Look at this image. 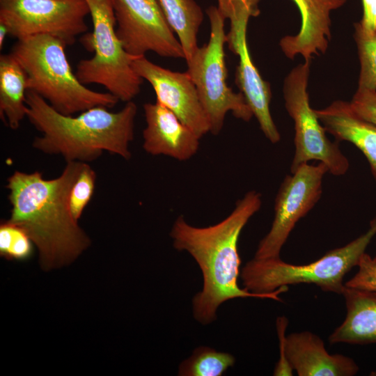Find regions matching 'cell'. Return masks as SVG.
Segmentation results:
<instances>
[{
    "label": "cell",
    "mask_w": 376,
    "mask_h": 376,
    "mask_svg": "<svg viewBox=\"0 0 376 376\" xmlns=\"http://www.w3.org/2000/svg\"><path fill=\"white\" fill-rule=\"evenodd\" d=\"M86 162H68L61 175L15 171L7 179L10 221L22 228L39 252L41 267L50 270L73 262L91 240L72 217L69 194Z\"/></svg>",
    "instance_id": "1"
},
{
    "label": "cell",
    "mask_w": 376,
    "mask_h": 376,
    "mask_svg": "<svg viewBox=\"0 0 376 376\" xmlns=\"http://www.w3.org/2000/svg\"><path fill=\"white\" fill-rule=\"evenodd\" d=\"M261 205V194L251 190L237 201L227 217L214 225L196 227L180 216L172 226L170 235L174 248L188 252L203 274V288L192 300L194 317L203 324L214 321L219 306L229 299L261 298L240 288L237 282L241 263L239 238Z\"/></svg>",
    "instance_id": "2"
},
{
    "label": "cell",
    "mask_w": 376,
    "mask_h": 376,
    "mask_svg": "<svg viewBox=\"0 0 376 376\" xmlns=\"http://www.w3.org/2000/svg\"><path fill=\"white\" fill-rule=\"evenodd\" d=\"M26 118L41 133L32 146L47 155H60L66 162L88 163L104 152L129 160L130 143L134 139L137 106L126 102L123 108L112 112L97 106L77 116L56 111L42 97L31 91L26 94Z\"/></svg>",
    "instance_id": "3"
},
{
    "label": "cell",
    "mask_w": 376,
    "mask_h": 376,
    "mask_svg": "<svg viewBox=\"0 0 376 376\" xmlns=\"http://www.w3.org/2000/svg\"><path fill=\"white\" fill-rule=\"evenodd\" d=\"M67 45L48 34L17 39L10 54L27 75L28 91L42 97L56 111L74 115L97 106L113 108L119 101L110 93L85 86L73 73L65 54Z\"/></svg>",
    "instance_id": "4"
},
{
    "label": "cell",
    "mask_w": 376,
    "mask_h": 376,
    "mask_svg": "<svg viewBox=\"0 0 376 376\" xmlns=\"http://www.w3.org/2000/svg\"><path fill=\"white\" fill-rule=\"evenodd\" d=\"M376 235V217L368 229L347 244L331 249L319 259L305 265H293L279 257L253 258L242 268L244 288L263 299L282 301L280 295L288 285L313 284L324 292L342 295L345 276L358 263Z\"/></svg>",
    "instance_id": "5"
},
{
    "label": "cell",
    "mask_w": 376,
    "mask_h": 376,
    "mask_svg": "<svg viewBox=\"0 0 376 376\" xmlns=\"http://www.w3.org/2000/svg\"><path fill=\"white\" fill-rule=\"evenodd\" d=\"M93 22V32L81 39L86 49L94 52L81 60L75 75L84 85L103 86L118 100L132 101L141 91L143 79L132 67L133 56L124 49L116 34L112 0H86Z\"/></svg>",
    "instance_id": "6"
},
{
    "label": "cell",
    "mask_w": 376,
    "mask_h": 376,
    "mask_svg": "<svg viewBox=\"0 0 376 376\" xmlns=\"http://www.w3.org/2000/svg\"><path fill=\"white\" fill-rule=\"evenodd\" d=\"M206 13L210 26L209 40L186 61V72L196 88L210 123V132L216 135L221 131L227 113L246 122L253 114L243 94L234 92L227 84L226 18L217 7H209Z\"/></svg>",
    "instance_id": "7"
},
{
    "label": "cell",
    "mask_w": 376,
    "mask_h": 376,
    "mask_svg": "<svg viewBox=\"0 0 376 376\" xmlns=\"http://www.w3.org/2000/svg\"><path fill=\"white\" fill-rule=\"evenodd\" d=\"M309 72L310 61H305L293 68L283 82L285 107L295 127V152L290 172L303 164L318 161L326 165L329 173L343 175L349 169V161L338 141L333 142L327 137L315 109L310 106L307 92Z\"/></svg>",
    "instance_id": "8"
},
{
    "label": "cell",
    "mask_w": 376,
    "mask_h": 376,
    "mask_svg": "<svg viewBox=\"0 0 376 376\" xmlns=\"http://www.w3.org/2000/svg\"><path fill=\"white\" fill-rule=\"evenodd\" d=\"M86 0H0V24L17 39L48 34L66 45L88 31Z\"/></svg>",
    "instance_id": "9"
},
{
    "label": "cell",
    "mask_w": 376,
    "mask_h": 376,
    "mask_svg": "<svg viewBox=\"0 0 376 376\" xmlns=\"http://www.w3.org/2000/svg\"><path fill=\"white\" fill-rule=\"evenodd\" d=\"M328 169L322 162L300 165L285 177L274 203V217L269 232L260 240L254 258L279 257L297 223L305 217L320 200L322 180Z\"/></svg>",
    "instance_id": "10"
},
{
    "label": "cell",
    "mask_w": 376,
    "mask_h": 376,
    "mask_svg": "<svg viewBox=\"0 0 376 376\" xmlns=\"http://www.w3.org/2000/svg\"><path fill=\"white\" fill-rule=\"evenodd\" d=\"M112 4L116 34L130 55L153 52L162 57L185 58L158 0H112Z\"/></svg>",
    "instance_id": "11"
},
{
    "label": "cell",
    "mask_w": 376,
    "mask_h": 376,
    "mask_svg": "<svg viewBox=\"0 0 376 376\" xmlns=\"http://www.w3.org/2000/svg\"><path fill=\"white\" fill-rule=\"evenodd\" d=\"M259 13L258 3L251 0H243L230 6L226 13V17L230 21L227 42L229 49L239 57L235 83L256 118L265 136L271 143H277L281 135L269 110L272 98L270 86L262 78L254 65L246 42L249 19L258 15Z\"/></svg>",
    "instance_id": "12"
},
{
    "label": "cell",
    "mask_w": 376,
    "mask_h": 376,
    "mask_svg": "<svg viewBox=\"0 0 376 376\" xmlns=\"http://www.w3.org/2000/svg\"><path fill=\"white\" fill-rule=\"evenodd\" d=\"M134 72L150 84L157 102L170 109L200 138L210 125L196 88L187 72H175L149 61L145 56L132 61Z\"/></svg>",
    "instance_id": "13"
},
{
    "label": "cell",
    "mask_w": 376,
    "mask_h": 376,
    "mask_svg": "<svg viewBox=\"0 0 376 376\" xmlns=\"http://www.w3.org/2000/svg\"><path fill=\"white\" fill-rule=\"evenodd\" d=\"M143 110V148L147 153L187 161L197 152L201 138L170 109L156 101L144 104Z\"/></svg>",
    "instance_id": "14"
},
{
    "label": "cell",
    "mask_w": 376,
    "mask_h": 376,
    "mask_svg": "<svg viewBox=\"0 0 376 376\" xmlns=\"http://www.w3.org/2000/svg\"><path fill=\"white\" fill-rule=\"evenodd\" d=\"M285 352L299 376H353L359 370L351 357L329 354L320 336L308 331L286 336Z\"/></svg>",
    "instance_id": "15"
},
{
    "label": "cell",
    "mask_w": 376,
    "mask_h": 376,
    "mask_svg": "<svg viewBox=\"0 0 376 376\" xmlns=\"http://www.w3.org/2000/svg\"><path fill=\"white\" fill-rule=\"evenodd\" d=\"M301 18V28L295 36L280 40V47L289 58L301 55L305 61L323 54L331 38L330 13L342 6L346 0H293Z\"/></svg>",
    "instance_id": "16"
},
{
    "label": "cell",
    "mask_w": 376,
    "mask_h": 376,
    "mask_svg": "<svg viewBox=\"0 0 376 376\" xmlns=\"http://www.w3.org/2000/svg\"><path fill=\"white\" fill-rule=\"evenodd\" d=\"M315 112L327 132L338 141L352 143L363 153L376 182V125L360 116L350 102L342 100Z\"/></svg>",
    "instance_id": "17"
},
{
    "label": "cell",
    "mask_w": 376,
    "mask_h": 376,
    "mask_svg": "<svg viewBox=\"0 0 376 376\" xmlns=\"http://www.w3.org/2000/svg\"><path fill=\"white\" fill-rule=\"evenodd\" d=\"M341 295L345 299L346 315L329 335V343H376V291L345 285Z\"/></svg>",
    "instance_id": "18"
},
{
    "label": "cell",
    "mask_w": 376,
    "mask_h": 376,
    "mask_svg": "<svg viewBox=\"0 0 376 376\" xmlns=\"http://www.w3.org/2000/svg\"><path fill=\"white\" fill-rule=\"evenodd\" d=\"M27 75L10 53L0 56V118L12 130L26 117Z\"/></svg>",
    "instance_id": "19"
},
{
    "label": "cell",
    "mask_w": 376,
    "mask_h": 376,
    "mask_svg": "<svg viewBox=\"0 0 376 376\" xmlns=\"http://www.w3.org/2000/svg\"><path fill=\"white\" fill-rule=\"evenodd\" d=\"M158 1L182 45L185 59H189L198 47L197 35L203 19L201 8L195 0Z\"/></svg>",
    "instance_id": "20"
},
{
    "label": "cell",
    "mask_w": 376,
    "mask_h": 376,
    "mask_svg": "<svg viewBox=\"0 0 376 376\" xmlns=\"http://www.w3.org/2000/svg\"><path fill=\"white\" fill-rule=\"evenodd\" d=\"M235 362V357L229 353L201 346L180 364L178 375L221 376Z\"/></svg>",
    "instance_id": "21"
},
{
    "label": "cell",
    "mask_w": 376,
    "mask_h": 376,
    "mask_svg": "<svg viewBox=\"0 0 376 376\" xmlns=\"http://www.w3.org/2000/svg\"><path fill=\"white\" fill-rule=\"evenodd\" d=\"M354 29L360 61L358 88L376 91V31H366L358 22Z\"/></svg>",
    "instance_id": "22"
},
{
    "label": "cell",
    "mask_w": 376,
    "mask_h": 376,
    "mask_svg": "<svg viewBox=\"0 0 376 376\" xmlns=\"http://www.w3.org/2000/svg\"><path fill=\"white\" fill-rule=\"evenodd\" d=\"M33 242L18 225L3 221L0 225V255L10 260H24L33 253Z\"/></svg>",
    "instance_id": "23"
},
{
    "label": "cell",
    "mask_w": 376,
    "mask_h": 376,
    "mask_svg": "<svg viewBox=\"0 0 376 376\" xmlns=\"http://www.w3.org/2000/svg\"><path fill=\"white\" fill-rule=\"evenodd\" d=\"M96 173L88 164L84 163L70 191L68 202L71 214L78 221L91 200L95 190Z\"/></svg>",
    "instance_id": "24"
},
{
    "label": "cell",
    "mask_w": 376,
    "mask_h": 376,
    "mask_svg": "<svg viewBox=\"0 0 376 376\" xmlns=\"http://www.w3.org/2000/svg\"><path fill=\"white\" fill-rule=\"evenodd\" d=\"M358 271L345 283L347 287L376 291V263L369 254L361 256Z\"/></svg>",
    "instance_id": "25"
},
{
    "label": "cell",
    "mask_w": 376,
    "mask_h": 376,
    "mask_svg": "<svg viewBox=\"0 0 376 376\" xmlns=\"http://www.w3.org/2000/svg\"><path fill=\"white\" fill-rule=\"evenodd\" d=\"M350 103L360 116L376 125V91L358 88Z\"/></svg>",
    "instance_id": "26"
},
{
    "label": "cell",
    "mask_w": 376,
    "mask_h": 376,
    "mask_svg": "<svg viewBox=\"0 0 376 376\" xmlns=\"http://www.w3.org/2000/svg\"><path fill=\"white\" fill-rule=\"evenodd\" d=\"M288 324V319L285 316L278 317L276 319V330L279 341V359L274 370V375H292L293 369L289 363L285 352V330Z\"/></svg>",
    "instance_id": "27"
},
{
    "label": "cell",
    "mask_w": 376,
    "mask_h": 376,
    "mask_svg": "<svg viewBox=\"0 0 376 376\" xmlns=\"http://www.w3.org/2000/svg\"><path fill=\"white\" fill-rule=\"evenodd\" d=\"M361 1L363 16L358 24L366 31H376V0Z\"/></svg>",
    "instance_id": "28"
},
{
    "label": "cell",
    "mask_w": 376,
    "mask_h": 376,
    "mask_svg": "<svg viewBox=\"0 0 376 376\" xmlns=\"http://www.w3.org/2000/svg\"><path fill=\"white\" fill-rule=\"evenodd\" d=\"M8 35L6 27L0 24V49H2L5 41L6 36Z\"/></svg>",
    "instance_id": "29"
},
{
    "label": "cell",
    "mask_w": 376,
    "mask_h": 376,
    "mask_svg": "<svg viewBox=\"0 0 376 376\" xmlns=\"http://www.w3.org/2000/svg\"><path fill=\"white\" fill-rule=\"evenodd\" d=\"M373 260H375V262L376 263V253H375V256L373 257Z\"/></svg>",
    "instance_id": "30"
},
{
    "label": "cell",
    "mask_w": 376,
    "mask_h": 376,
    "mask_svg": "<svg viewBox=\"0 0 376 376\" xmlns=\"http://www.w3.org/2000/svg\"><path fill=\"white\" fill-rule=\"evenodd\" d=\"M375 375H376V374H375Z\"/></svg>",
    "instance_id": "31"
}]
</instances>
